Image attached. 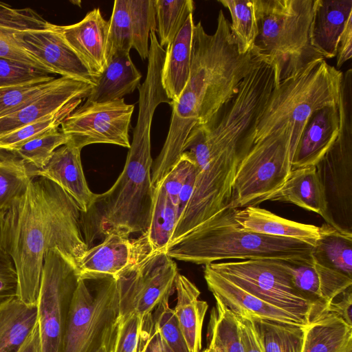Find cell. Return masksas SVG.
I'll return each mask as SVG.
<instances>
[{
  "label": "cell",
  "instance_id": "26",
  "mask_svg": "<svg viewBox=\"0 0 352 352\" xmlns=\"http://www.w3.org/2000/svg\"><path fill=\"white\" fill-rule=\"evenodd\" d=\"M130 52H118L108 59L107 65L87 96V102H105L123 98L140 85L141 73L131 60Z\"/></svg>",
  "mask_w": 352,
  "mask_h": 352
},
{
  "label": "cell",
  "instance_id": "24",
  "mask_svg": "<svg viewBox=\"0 0 352 352\" xmlns=\"http://www.w3.org/2000/svg\"><path fill=\"white\" fill-rule=\"evenodd\" d=\"M194 25L192 14L165 50L162 83L171 103L178 100L190 78Z\"/></svg>",
  "mask_w": 352,
  "mask_h": 352
},
{
  "label": "cell",
  "instance_id": "46",
  "mask_svg": "<svg viewBox=\"0 0 352 352\" xmlns=\"http://www.w3.org/2000/svg\"><path fill=\"white\" fill-rule=\"evenodd\" d=\"M18 288V274L14 263L0 250V305L16 298Z\"/></svg>",
  "mask_w": 352,
  "mask_h": 352
},
{
  "label": "cell",
  "instance_id": "48",
  "mask_svg": "<svg viewBox=\"0 0 352 352\" xmlns=\"http://www.w3.org/2000/svg\"><path fill=\"white\" fill-rule=\"evenodd\" d=\"M352 56V16H349L339 37L337 45L336 69Z\"/></svg>",
  "mask_w": 352,
  "mask_h": 352
},
{
  "label": "cell",
  "instance_id": "14",
  "mask_svg": "<svg viewBox=\"0 0 352 352\" xmlns=\"http://www.w3.org/2000/svg\"><path fill=\"white\" fill-rule=\"evenodd\" d=\"M14 37L23 49L45 65L52 74L93 86L96 85V80L58 30L56 25L52 24L45 30L16 32Z\"/></svg>",
  "mask_w": 352,
  "mask_h": 352
},
{
  "label": "cell",
  "instance_id": "28",
  "mask_svg": "<svg viewBox=\"0 0 352 352\" xmlns=\"http://www.w3.org/2000/svg\"><path fill=\"white\" fill-rule=\"evenodd\" d=\"M320 228L311 252L313 261L352 278V233L326 223Z\"/></svg>",
  "mask_w": 352,
  "mask_h": 352
},
{
  "label": "cell",
  "instance_id": "51",
  "mask_svg": "<svg viewBox=\"0 0 352 352\" xmlns=\"http://www.w3.org/2000/svg\"><path fill=\"white\" fill-rule=\"evenodd\" d=\"M143 352H162V336L155 324Z\"/></svg>",
  "mask_w": 352,
  "mask_h": 352
},
{
  "label": "cell",
  "instance_id": "6",
  "mask_svg": "<svg viewBox=\"0 0 352 352\" xmlns=\"http://www.w3.org/2000/svg\"><path fill=\"white\" fill-rule=\"evenodd\" d=\"M342 78V71L322 58L281 81L274 87L258 119L254 142L288 122L295 151L309 116L323 107L338 105Z\"/></svg>",
  "mask_w": 352,
  "mask_h": 352
},
{
  "label": "cell",
  "instance_id": "52",
  "mask_svg": "<svg viewBox=\"0 0 352 352\" xmlns=\"http://www.w3.org/2000/svg\"><path fill=\"white\" fill-rule=\"evenodd\" d=\"M116 338L102 346L97 352H113Z\"/></svg>",
  "mask_w": 352,
  "mask_h": 352
},
{
  "label": "cell",
  "instance_id": "8",
  "mask_svg": "<svg viewBox=\"0 0 352 352\" xmlns=\"http://www.w3.org/2000/svg\"><path fill=\"white\" fill-rule=\"evenodd\" d=\"M291 136L287 122L253 142L238 167L229 207L256 206L285 183L292 171L294 153Z\"/></svg>",
  "mask_w": 352,
  "mask_h": 352
},
{
  "label": "cell",
  "instance_id": "19",
  "mask_svg": "<svg viewBox=\"0 0 352 352\" xmlns=\"http://www.w3.org/2000/svg\"><path fill=\"white\" fill-rule=\"evenodd\" d=\"M93 85L64 77L62 82L19 110L0 118V137L52 114L69 102L87 98Z\"/></svg>",
  "mask_w": 352,
  "mask_h": 352
},
{
  "label": "cell",
  "instance_id": "49",
  "mask_svg": "<svg viewBox=\"0 0 352 352\" xmlns=\"http://www.w3.org/2000/svg\"><path fill=\"white\" fill-rule=\"evenodd\" d=\"M236 317L239 322L243 352H263L250 320L248 318L238 316Z\"/></svg>",
  "mask_w": 352,
  "mask_h": 352
},
{
  "label": "cell",
  "instance_id": "35",
  "mask_svg": "<svg viewBox=\"0 0 352 352\" xmlns=\"http://www.w3.org/2000/svg\"><path fill=\"white\" fill-rule=\"evenodd\" d=\"M155 10L158 42L166 47L193 13L195 3L192 0H155Z\"/></svg>",
  "mask_w": 352,
  "mask_h": 352
},
{
  "label": "cell",
  "instance_id": "34",
  "mask_svg": "<svg viewBox=\"0 0 352 352\" xmlns=\"http://www.w3.org/2000/svg\"><path fill=\"white\" fill-rule=\"evenodd\" d=\"M229 10L230 30L239 53L245 54L254 48L258 25L254 0H219Z\"/></svg>",
  "mask_w": 352,
  "mask_h": 352
},
{
  "label": "cell",
  "instance_id": "27",
  "mask_svg": "<svg viewBox=\"0 0 352 352\" xmlns=\"http://www.w3.org/2000/svg\"><path fill=\"white\" fill-rule=\"evenodd\" d=\"M302 352H352V327L322 308L305 327Z\"/></svg>",
  "mask_w": 352,
  "mask_h": 352
},
{
  "label": "cell",
  "instance_id": "33",
  "mask_svg": "<svg viewBox=\"0 0 352 352\" xmlns=\"http://www.w3.org/2000/svg\"><path fill=\"white\" fill-rule=\"evenodd\" d=\"M208 326V347L214 352H243L236 316L215 298Z\"/></svg>",
  "mask_w": 352,
  "mask_h": 352
},
{
  "label": "cell",
  "instance_id": "31",
  "mask_svg": "<svg viewBox=\"0 0 352 352\" xmlns=\"http://www.w3.org/2000/svg\"><path fill=\"white\" fill-rule=\"evenodd\" d=\"M33 169L12 151L0 149V212L24 194Z\"/></svg>",
  "mask_w": 352,
  "mask_h": 352
},
{
  "label": "cell",
  "instance_id": "3",
  "mask_svg": "<svg viewBox=\"0 0 352 352\" xmlns=\"http://www.w3.org/2000/svg\"><path fill=\"white\" fill-rule=\"evenodd\" d=\"M124 169L114 184L96 195L89 210L80 212L86 244L111 234H144L148 228L153 203L151 133L135 129Z\"/></svg>",
  "mask_w": 352,
  "mask_h": 352
},
{
  "label": "cell",
  "instance_id": "40",
  "mask_svg": "<svg viewBox=\"0 0 352 352\" xmlns=\"http://www.w3.org/2000/svg\"><path fill=\"white\" fill-rule=\"evenodd\" d=\"M64 77L0 89V118L12 113L60 84Z\"/></svg>",
  "mask_w": 352,
  "mask_h": 352
},
{
  "label": "cell",
  "instance_id": "15",
  "mask_svg": "<svg viewBox=\"0 0 352 352\" xmlns=\"http://www.w3.org/2000/svg\"><path fill=\"white\" fill-rule=\"evenodd\" d=\"M57 29L97 82L107 65L109 21L94 8L79 22Z\"/></svg>",
  "mask_w": 352,
  "mask_h": 352
},
{
  "label": "cell",
  "instance_id": "1",
  "mask_svg": "<svg viewBox=\"0 0 352 352\" xmlns=\"http://www.w3.org/2000/svg\"><path fill=\"white\" fill-rule=\"evenodd\" d=\"M263 58L255 47L247 54L239 53L230 22L221 10L214 34L206 33L201 21L195 24L190 78L178 100L170 104L168 134L151 168L153 189L179 160L192 129L212 120Z\"/></svg>",
  "mask_w": 352,
  "mask_h": 352
},
{
  "label": "cell",
  "instance_id": "53",
  "mask_svg": "<svg viewBox=\"0 0 352 352\" xmlns=\"http://www.w3.org/2000/svg\"><path fill=\"white\" fill-rule=\"evenodd\" d=\"M162 352H173L172 350L169 348L168 344L162 338Z\"/></svg>",
  "mask_w": 352,
  "mask_h": 352
},
{
  "label": "cell",
  "instance_id": "50",
  "mask_svg": "<svg viewBox=\"0 0 352 352\" xmlns=\"http://www.w3.org/2000/svg\"><path fill=\"white\" fill-rule=\"evenodd\" d=\"M16 352H42L39 327L36 321Z\"/></svg>",
  "mask_w": 352,
  "mask_h": 352
},
{
  "label": "cell",
  "instance_id": "7",
  "mask_svg": "<svg viewBox=\"0 0 352 352\" xmlns=\"http://www.w3.org/2000/svg\"><path fill=\"white\" fill-rule=\"evenodd\" d=\"M120 322L116 277L80 275L70 305L63 352H97L117 338Z\"/></svg>",
  "mask_w": 352,
  "mask_h": 352
},
{
  "label": "cell",
  "instance_id": "13",
  "mask_svg": "<svg viewBox=\"0 0 352 352\" xmlns=\"http://www.w3.org/2000/svg\"><path fill=\"white\" fill-rule=\"evenodd\" d=\"M134 105L123 98L105 102L86 101L62 122L60 131L69 142L82 149L93 144H110L129 148V131Z\"/></svg>",
  "mask_w": 352,
  "mask_h": 352
},
{
  "label": "cell",
  "instance_id": "39",
  "mask_svg": "<svg viewBox=\"0 0 352 352\" xmlns=\"http://www.w3.org/2000/svg\"><path fill=\"white\" fill-rule=\"evenodd\" d=\"M69 138L58 129L31 140L12 151L35 170L42 168L58 147L67 144Z\"/></svg>",
  "mask_w": 352,
  "mask_h": 352
},
{
  "label": "cell",
  "instance_id": "22",
  "mask_svg": "<svg viewBox=\"0 0 352 352\" xmlns=\"http://www.w3.org/2000/svg\"><path fill=\"white\" fill-rule=\"evenodd\" d=\"M139 262L129 236L107 235L102 242L88 249L78 264L79 275L102 274L117 277L127 267Z\"/></svg>",
  "mask_w": 352,
  "mask_h": 352
},
{
  "label": "cell",
  "instance_id": "42",
  "mask_svg": "<svg viewBox=\"0 0 352 352\" xmlns=\"http://www.w3.org/2000/svg\"><path fill=\"white\" fill-rule=\"evenodd\" d=\"M169 297H166L153 311V322L162 339L173 352H189L173 309L170 307Z\"/></svg>",
  "mask_w": 352,
  "mask_h": 352
},
{
  "label": "cell",
  "instance_id": "29",
  "mask_svg": "<svg viewBox=\"0 0 352 352\" xmlns=\"http://www.w3.org/2000/svg\"><path fill=\"white\" fill-rule=\"evenodd\" d=\"M36 321V305L17 297L0 305V352H16Z\"/></svg>",
  "mask_w": 352,
  "mask_h": 352
},
{
  "label": "cell",
  "instance_id": "32",
  "mask_svg": "<svg viewBox=\"0 0 352 352\" xmlns=\"http://www.w3.org/2000/svg\"><path fill=\"white\" fill-rule=\"evenodd\" d=\"M263 352H302L306 327L250 318Z\"/></svg>",
  "mask_w": 352,
  "mask_h": 352
},
{
  "label": "cell",
  "instance_id": "17",
  "mask_svg": "<svg viewBox=\"0 0 352 352\" xmlns=\"http://www.w3.org/2000/svg\"><path fill=\"white\" fill-rule=\"evenodd\" d=\"M81 149L70 142L58 147L45 166L33 169V177H45L58 185L74 201L81 212H87L96 194L89 189L82 170Z\"/></svg>",
  "mask_w": 352,
  "mask_h": 352
},
{
  "label": "cell",
  "instance_id": "54",
  "mask_svg": "<svg viewBox=\"0 0 352 352\" xmlns=\"http://www.w3.org/2000/svg\"><path fill=\"white\" fill-rule=\"evenodd\" d=\"M202 352H214L212 349H211L210 347L208 346L205 350H204Z\"/></svg>",
  "mask_w": 352,
  "mask_h": 352
},
{
  "label": "cell",
  "instance_id": "12",
  "mask_svg": "<svg viewBox=\"0 0 352 352\" xmlns=\"http://www.w3.org/2000/svg\"><path fill=\"white\" fill-rule=\"evenodd\" d=\"M179 272L166 252H155L127 267L117 277L120 317L136 314L142 318L153 313L175 289Z\"/></svg>",
  "mask_w": 352,
  "mask_h": 352
},
{
  "label": "cell",
  "instance_id": "2",
  "mask_svg": "<svg viewBox=\"0 0 352 352\" xmlns=\"http://www.w3.org/2000/svg\"><path fill=\"white\" fill-rule=\"evenodd\" d=\"M58 249L78 267L89 249L80 228V211L62 188L42 177L0 212V250L18 274V298L36 306L47 253Z\"/></svg>",
  "mask_w": 352,
  "mask_h": 352
},
{
  "label": "cell",
  "instance_id": "30",
  "mask_svg": "<svg viewBox=\"0 0 352 352\" xmlns=\"http://www.w3.org/2000/svg\"><path fill=\"white\" fill-rule=\"evenodd\" d=\"M179 220L176 206L160 186L153 192V203L148 230L141 234L151 253L166 252L172 241L176 226Z\"/></svg>",
  "mask_w": 352,
  "mask_h": 352
},
{
  "label": "cell",
  "instance_id": "43",
  "mask_svg": "<svg viewBox=\"0 0 352 352\" xmlns=\"http://www.w3.org/2000/svg\"><path fill=\"white\" fill-rule=\"evenodd\" d=\"M52 25L30 8L14 9L0 2V28L16 33L45 30Z\"/></svg>",
  "mask_w": 352,
  "mask_h": 352
},
{
  "label": "cell",
  "instance_id": "38",
  "mask_svg": "<svg viewBox=\"0 0 352 352\" xmlns=\"http://www.w3.org/2000/svg\"><path fill=\"white\" fill-rule=\"evenodd\" d=\"M153 326L152 314L144 318L133 314L120 319L113 352H143Z\"/></svg>",
  "mask_w": 352,
  "mask_h": 352
},
{
  "label": "cell",
  "instance_id": "37",
  "mask_svg": "<svg viewBox=\"0 0 352 352\" xmlns=\"http://www.w3.org/2000/svg\"><path fill=\"white\" fill-rule=\"evenodd\" d=\"M131 16L132 48L140 57L148 58L151 30L156 32L155 0H129Z\"/></svg>",
  "mask_w": 352,
  "mask_h": 352
},
{
  "label": "cell",
  "instance_id": "10",
  "mask_svg": "<svg viewBox=\"0 0 352 352\" xmlns=\"http://www.w3.org/2000/svg\"><path fill=\"white\" fill-rule=\"evenodd\" d=\"M338 135L315 165L328 211L338 229L352 233V72L343 74Z\"/></svg>",
  "mask_w": 352,
  "mask_h": 352
},
{
  "label": "cell",
  "instance_id": "41",
  "mask_svg": "<svg viewBox=\"0 0 352 352\" xmlns=\"http://www.w3.org/2000/svg\"><path fill=\"white\" fill-rule=\"evenodd\" d=\"M109 21V58L118 52H130L132 36L129 0L114 1Z\"/></svg>",
  "mask_w": 352,
  "mask_h": 352
},
{
  "label": "cell",
  "instance_id": "16",
  "mask_svg": "<svg viewBox=\"0 0 352 352\" xmlns=\"http://www.w3.org/2000/svg\"><path fill=\"white\" fill-rule=\"evenodd\" d=\"M204 278L214 298L219 300L238 316L298 327H306L309 324L303 319L243 290L214 272L207 265L204 267Z\"/></svg>",
  "mask_w": 352,
  "mask_h": 352
},
{
  "label": "cell",
  "instance_id": "44",
  "mask_svg": "<svg viewBox=\"0 0 352 352\" xmlns=\"http://www.w3.org/2000/svg\"><path fill=\"white\" fill-rule=\"evenodd\" d=\"M54 78L47 72L26 63L0 58V89Z\"/></svg>",
  "mask_w": 352,
  "mask_h": 352
},
{
  "label": "cell",
  "instance_id": "5",
  "mask_svg": "<svg viewBox=\"0 0 352 352\" xmlns=\"http://www.w3.org/2000/svg\"><path fill=\"white\" fill-rule=\"evenodd\" d=\"M254 2L258 25L254 47L272 67L275 86L322 58L309 38L315 0Z\"/></svg>",
  "mask_w": 352,
  "mask_h": 352
},
{
  "label": "cell",
  "instance_id": "21",
  "mask_svg": "<svg viewBox=\"0 0 352 352\" xmlns=\"http://www.w3.org/2000/svg\"><path fill=\"white\" fill-rule=\"evenodd\" d=\"M267 200L290 203L311 210L320 215L326 223L337 228L329 213L315 166L292 169L285 183Z\"/></svg>",
  "mask_w": 352,
  "mask_h": 352
},
{
  "label": "cell",
  "instance_id": "45",
  "mask_svg": "<svg viewBox=\"0 0 352 352\" xmlns=\"http://www.w3.org/2000/svg\"><path fill=\"white\" fill-rule=\"evenodd\" d=\"M14 34V32L9 30L0 28V58L18 60L52 74L45 65L17 43Z\"/></svg>",
  "mask_w": 352,
  "mask_h": 352
},
{
  "label": "cell",
  "instance_id": "47",
  "mask_svg": "<svg viewBox=\"0 0 352 352\" xmlns=\"http://www.w3.org/2000/svg\"><path fill=\"white\" fill-rule=\"evenodd\" d=\"M323 309L333 314L352 327V292L351 288L342 292L331 302L323 305Z\"/></svg>",
  "mask_w": 352,
  "mask_h": 352
},
{
  "label": "cell",
  "instance_id": "18",
  "mask_svg": "<svg viewBox=\"0 0 352 352\" xmlns=\"http://www.w3.org/2000/svg\"><path fill=\"white\" fill-rule=\"evenodd\" d=\"M338 105L325 106L308 118L298 141L292 170L315 166L336 140L339 133Z\"/></svg>",
  "mask_w": 352,
  "mask_h": 352
},
{
  "label": "cell",
  "instance_id": "25",
  "mask_svg": "<svg viewBox=\"0 0 352 352\" xmlns=\"http://www.w3.org/2000/svg\"><path fill=\"white\" fill-rule=\"evenodd\" d=\"M177 302L173 309L189 352H200L202 327L208 303L199 299L200 291L185 276L178 274L175 280Z\"/></svg>",
  "mask_w": 352,
  "mask_h": 352
},
{
  "label": "cell",
  "instance_id": "4",
  "mask_svg": "<svg viewBox=\"0 0 352 352\" xmlns=\"http://www.w3.org/2000/svg\"><path fill=\"white\" fill-rule=\"evenodd\" d=\"M229 206L171 242L166 250L173 259L206 265L225 259L311 261L313 245L294 239L243 230Z\"/></svg>",
  "mask_w": 352,
  "mask_h": 352
},
{
  "label": "cell",
  "instance_id": "23",
  "mask_svg": "<svg viewBox=\"0 0 352 352\" xmlns=\"http://www.w3.org/2000/svg\"><path fill=\"white\" fill-rule=\"evenodd\" d=\"M234 219L245 231L297 239L313 246L320 234V227L288 220L257 206L235 209Z\"/></svg>",
  "mask_w": 352,
  "mask_h": 352
},
{
  "label": "cell",
  "instance_id": "9",
  "mask_svg": "<svg viewBox=\"0 0 352 352\" xmlns=\"http://www.w3.org/2000/svg\"><path fill=\"white\" fill-rule=\"evenodd\" d=\"M206 265L243 290L308 323L322 308L296 289L289 261L248 259Z\"/></svg>",
  "mask_w": 352,
  "mask_h": 352
},
{
  "label": "cell",
  "instance_id": "11",
  "mask_svg": "<svg viewBox=\"0 0 352 352\" xmlns=\"http://www.w3.org/2000/svg\"><path fill=\"white\" fill-rule=\"evenodd\" d=\"M80 275L77 265L58 249L44 260L36 300L42 352H63L72 299Z\"/></svg>",
  "mask_w": 352,
  "mask_h": 352
},
{
  "label": "cell",
  "instance_id": "20",
  "mask_svg": "<svg viewBox=\"0 0 352 352\" xmlns=\"http://www.w3.org/2000/svg\"><path fill=\"white\" fill-rule=\"evenodd\" d=\"M351 16V0H315L309 38L311 47L320 56H336L339 37Z\"/></svg>",
  "mask_w": 352,
  "mask_h": 352
},
{
  "label": "cell",
  "instance_id": "36",
  "mask_svg": "<svg viewBox=\"0 0 352 352\" xmlns=\"http://www.w3.org/2000/svg\"><path fill=\"white\" fill-rule=\"evenodd\" d=\"M81 102L82 99L74 100L56 112L1 136L0 149L12 151L31 140L58 129Z\"/></svg>",
  "mask_w": 352,
  "mask_h": 352
}]
</instances>
